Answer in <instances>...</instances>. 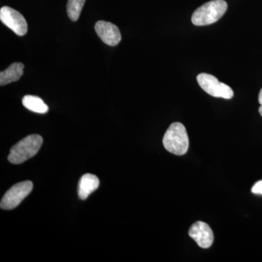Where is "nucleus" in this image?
I'll return each instance as SVG.
<instances>
[{"label": "nucleus", "instance_id": "5", "mask_svg": "<svg viewBox=\"0 0 262 262\" xmlns=\"http://www.w3.org/2000/svg\"><path fill=\"white\" fill-rule=\"evenodd\" d=\"M32 189L33 183L30 181L15 184L3 196L0 203L2 209H14L30 194Z\"/></svg>", "mask_w": 262, "mask_h": 262}, {"label": "nucleus", "instance_id": "1", "mask_svg": "<svg viewBox=\"0 0 262 262\" xmlns=\"http://www.w3.org/2000/svg\"><path fill=\"white\" fill-rule=\"evenodd\" d=\"M164 147L169 152L176 155H183L189 149V137L187 130L180 122L171 124L164 135Z\"/></svg>", "mask_w": 262, "mask_h": 262}, {"label": "nucleus", "instance_id": "9", "mask_svg": "<svg viewBox=\"0 0 262 262\" xmlns=\"http://www.w3.org/2000/svg\"><path fill=\"white\" fill-rule=\"evenodd\" d=\"M99 179L96 176L86 173L82 176L79 182L78 194L81 200L84 201L88 196L98 189Z\"/></svg>", "mask_w": 262, "mask_h": 262}, {"label": "nucleus", "instance_id": "10", "mask_svg": "<svg viewBox=\"0 0 262 262\" xmlns=\"http://www.w3.org/2000/svg\"><path fill=\"white\" fill-rule=\"evenodd\" d=\"M24 65L22 63H13L0 73L1 86L18 81L24 74Z\"/></svg>", "mask_w": 262, "mask_h": 262}, {"label": "nucleus", "instance_id": "6", "mask_svg": "<svg viewBox=\"0 0 262 262\" xmlns=\"http://www.w3.org/2000/svg\"><path fill=\"white\" fill-rule=\"evenodd\" d=\"M0 20L20 37L28 32V25L23 15L10 7H3L0 9Z\"/></svg>", "mask_w": 262, "mask_h": 262}, {"label": "nucleus", "instance_id": "13", "mask_svg": "<svg viewBox=\"0 0 262 262\" xmlns=\"http://www.w3.org/2000/svg\"><path fill=\"white\" fill-rule=\"evenodd\" d=\"M251 192L254 194H262V181L256 182L253 186Z\"/></svg>", "mask_w": 262, "mask_h": 262}, {"label": "nucleus", "instance_id": "11", "mask_svg": "<svg viewBox=\"0 0 262 262\" xmlns=\"http://www.w3.org/2000/svg\"><path fill=\"white\" fill-rule=\"evenodd\" d=\"M22 103L26 108L35 113L46 114L48 112V106L38 96L27 95L22 99Z\"/></svg>", "mask_w": 262, "mask_h": 262}, {"label": "nucleus", "instance_id": "8", "mask_svg": "<svg viewBox=\"0 0 262 262\" xmlns=\"http://www.w3.org/2000/svg\"><path fill=\"white\" fill-rule=\"evenodd\" d=\"M189 235L203 248L211 247L214 239L211 227L203 222H196L192 225L189 229Z\"/></svg>", "mask_w": 262, "mask_h": 262}, {"label": "nucleus", "instance_id": "4", "mask_svg": "<svg viewBox=\"0 0 262 262\" xmlns=\"http://www.w3.org/2000/svg\"><path fill=\"white\" fill-rule=\"evenodd\" d=\"M198 84L207 94L215 98L230 99L233 97V91L229 86L221 82L214 76L202 73L196 77Z\"/></svg>", "mask_w": 262, "mask_h": 262}, {"label": "nucleus", "instance_id": "3", "mask_svg": "<svg viewBox=\"0 0 262 262\" xmlns=\"http://www.w3.org/2000/svg\"><path fill=\"white\" fill-rule=\"evenodd\" d=\"M227 10V3L224 0H212L202 5L194 12L192 22L195 26H207L214 24Z\"/></svg>", "mask_w": 262, "mask_h": 262}, {"label": "nucleus", "instance_id": "12", "mask_svg": "<svg viewBox=\"0 0 262 262\" xmlns=\"http://www.w3.org/2000/svg\"><path fill=\"white\" fill-rule=\"evenodd\" d=\"M85 3V0H68L67 13L72 21H76L80 18L81 12Z\"/></svg>", "mask_w": 262, "mask_h": 262}, {"label": "nucleus", "instance_id": "7", "mask_svg": "<svg viewBox=\"0 0 262 262\" xmlns=\"http://www.w3.org/2000/svg\"><path fill=\"white\" fill-rule=\"evenodd\" d=\"M95 30L100 39L108 46H116L121 41L120 29L110 22L99 20L95 25Z\"/></svg>", "mask_w": 262, "mask_h": 262}, {"label": "nucleus", "instance_id": "14", "mask_svg": "<svg viewBox=\"0 0 262 262\" xmlns=\"http://www.w3.org/2000/svg\"><path fill=\"white\" fill-rule=\"evenodd\" d=\"M258 102L261 105V106L258 108V112H259L260 115L262 116V89L260 91L259 95H258Z\"/></svg>", "mask_w": 262, "mask_h": 262}, {"label": "nucleus", "instance_id": "2", "mask_svg": "<svg viewBox=\"0 0 262 262\" xmlns=\"http://www.w3.org/2000/svg\"><path fill=\"white\" fill-rule=\"evenodd\" d=\"M43 143L42 136L33 134L27 136L11 148L8 160L13 164H20L37 154Z\"/></svg>", "mask_w": 262, "mask_h": 262}]
</instances>
